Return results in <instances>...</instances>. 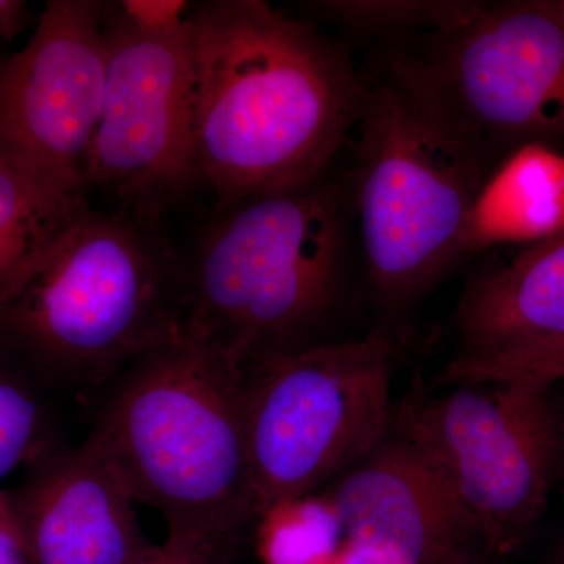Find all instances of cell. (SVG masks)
Returning a JSON list of instances; mask_svg holds the SVG:
<instances>
[{"label":"cell","instance_id":"603a6c76","mask_svg":"<svg viewBox=\"0 0 564 564\" xmlns=\"http://www.w3.org/2000/svg\"><path fill=\"white\" fill-rule=\"evenodd\" d=\"M28 20V3L22 0H0V43H11L20 35Z\"/></svg>","mask_w":564,"mask_h":564},{"label":"cell","instance_id":"ba28073f","mask_svg":"<svg viewBox=\"0 0 564 564\" xmlns=\"http://www.w3.org/2000/svg\"><path fill=\"white\" fill-rule=\"evenodd\" d=\"M386 79L492 166L564 137V29L527 2L391 52Z\"/></svg>","mask_w":564,"mask_h":564},{"label":"cell","instance_id":"ffe728a7","mask_svg":"<svg viewBox=\"0 0 564 564\" xmlns=\"http://www.w3.org/2000/svg\"><path fill=\"white\" fill-rule=\"evenodd\" d=\"M193 7L185 0H121L109 3L118 24L147 39H172L187 29Z\"/></svg>","mask_w":564,"mask_h":564},{"label":"cell","instance_id":"7a4b0ae2","mask_svg":"<svg viewBox=\"0 0 564 564\" xmlns=\"http://www.w3.org/2000/svg\"><path fill=\"white\" fill-rule=\"evenodd\" d=\"M185 321V263L124 207H90L0 299V343L52 391L113 383Z\"/></svg>","mask_w":564,"mask_h":564},{"label":"cell","instance_id":"8992f818","mask_svg":"<svg viewBox=\"0 0 564 564\" xmlns=\"http://www.w3.org/2000/svg\"><path fill=\"white\" fill-rule=\"evenodd\" d=\"M530 380L414 391L391 433L443 480L489 558L513 554L547 511L564 475V395Z\"/></svg>","mask_w":564,"mask_h":564},{"label":"cell","instance_id":"cb8c5ba5","mask_svg":"<svg viewBox=\"0 0 564 564\" xmlns=\"http://www.w3.org/2000/svg\"><path fill=\"white\" fill-rule=\"evenodd\" d=\"M527 3L564 29V0H532V2Z\"/></svg>","mask_w":564,"mask_h":564},{"label":"cell","instance_id":"7c38bea8","mask_svg":"<svg viewBox=\"0 0 564 564\" xmlns=\"http://www.w3.org/2000/svg\"><path fill=\"white\" fill-rule=\"evenodd\" d=\"M7 494L36 564H137L154 549L137 500L90 434L44 448Z\"/></svg>","mask_w":564,"mask_h":564},{"label":"cell","instance_id":"8fae6325","mask_svg":"<svg viewBox=\"0 0 564 564\" xmlns=\"http://www.w3.org/2000/svg\"><path fill=\"white\" fill-rule=\"evenodd\" d=\"M325 507L347 552L375 564H488L443 480L395 434L336 478Z\"/></svg>","mask_w":564,"mask_h":564},{"label":"cell","instance_id":"7402d4cb","mask_svg":"<svg viewBox=\"0 0 564 564\" xmlns=\"http://www.w3.org/2000/svg\"><path fill=\"white\" fill-rule=\"evenodd\" d=\"M0 564H36L25 541L7 489L0 488Z\"/></svg>","mask_w":564,"mask_h":564},{"label":"cell","instance_id":"44dd1931","mask_svg":"<svg viewBox=\"0 0 564 564\" xmlns=\"http://www.w3.org/2000/svg\"><path fill=\"white\" fill-rule=\"evenodd\" d=\"M232 558V552L209 541L169 533L165 543L154 545L137 564H231Z\"/></svg>","mask_w":564,"mask_h":564},{"label":"cell","instance_id":"d4e9b609","mask_svg":"<svg viewBox=\"0 0 564 564\" xmlns=\"http://www.w3.org/2000/svg\"><path fill=\"white\" fill-rule=\"evenodd\" d=\"M549 564H564V534L560 544L556 545L554 555H552L551 562Z\"/></svg>","mask_w":564,"mask_h":564},{"label":"cell","instance_id":"277c9868","mask_svg":"<svg viewBox=\"0 0 564 564\" xmlns=\"http://www.w3.org/2000/svg\"><path fill=\"white\" fill-rule=\"evenodd\" d=\"M345 251L343 193L325 177L223 204L185 263V329L243 370L323 343Z\"/></svg>","mask_w":564,"mask_h":564},{"label":"cell","instance_id":"5bb4252c","mask_svg":"<svg viewBox=\"0 0 564 564\" xmlns=\"http://www.w3.org/2000/svg\"><path fill=\"white\" fill-rule=\"evenodd\" d=\"M564 232V155L518 148L486 177L463 234V254L494 245H533Z\"/></svg>","mask_w":564,"mask_h":564},{"label":"cell","instance_id":"4fadbf2b","mask_svg":"<svg viewBox=\"0 0 564 564\" xmlns=\"http://www.w3.org/2000/svg\"><path fill=\"white\" fill-rule=\"evenodd\" d=\"M458 358H489L564 339V232L481 270L456 311Z\"/></svg>","mask_w":564,"mask_h":564},{"label":"cell","instance_id":"9a60e30c","mask_svg":"<svg viewBox=\"0 0 564 564\" xmlns=\"http://www.w3.org/2000/svg\"><path fill=\"white\" fill-rule=\"evenodd\" d=\"M88 209L87 191L0 147V299Z\"/></svg>","mask_w":564,"mask_h":564},{"label":"cell","instance_id":"ac0fdd59","mask_svg":"<svg viewBox=\"0 0 564 564\" xmlns=\"http://www.w3.org/2000/svg\"><path fill=\"white\" fill-rule=\"evenodd\" d=\"M304 499L278 505L259 519L265 564H325L333 521L325 503Z\"/></svg>","mask_w":564,"mask_h":564},{"label":"cell","instance_id":"30bf717a","mask_svg":"<svg viewBox=\"0 0 564 564\" xmlns=\"http://www.w3.org/2000/svg\"><path fill=\"white\" fill-rule=\"evenodd\" d=\"M107 61V2H46L24 47L0 57V147L52 180L87 191Z\"/></svg>","mask_w":564,"mask_h":564},{"label":"cell","instance_id":"52a82bcc","mask_svg":"<svg viewBox=\"0 0 564 564\" xmlns=\"http://www.w3.org/2000/svg\"><path fill=\"white\" fill-rule=\"evenodd\" d=\"M395 350L384 334L318 343L245 369V429L259 519L304 499L391 433Z\"/></svg>","mask_w":564,"mask_h":564},{"label":"cell","instance_id":"d6986e66","mask_svg":"<svg viewBox=\"0 0 564 564\" xmlns=\"http://www.w3.org/2000/svg\"><path fill=\"white\" fill-rule=\"evenodd\" d=\"M564 378V339L533 345L489 358H455L443 370L441 383H494L530 380L560 383Z\"/></svg>","mask_w":564,"mask_h":564},{"label":"cell","instance_id":"e0dca14e","mask_svg":"<svg viewBox=\"0 0 564 564\" xmlns=\"http://www.w3.org/2000/svg\"><path fill=\"white\" fill-rule=\"evenodd\" d=\"M310 6L311 10L348 31L400 39L414 32L429 35L459 28L477 13L481 3L464 0H328Z\"/></svg>","mask_w":564,"mask_h":564},{"label":"cell","instance_id":"5b68a950","mask_svg":"<svg viewBox=\"0 0 564 564\" xmlns=\"http://www.w3.org/2000/svg\"><path fill=\"white\" fill-rule=\"evenodd\" d=\"M355 195L367 274L402 304L459 256L467 217L494 166L386 79L364 87Z\"/></svg>","mask_w":564,"mask_h":564},{"label":"cell","instance_id":"3957f363","mask_svg":"<svg viewBox=\"0 0 564 564\" xmlns=\"http://www.w3.org/2000/svg\"><path fill=\"white\" fill-rule=\"evenodd\" d=\"M90 436L169 533L232 552L259 522L245 429V370L195 334L110 386Z\"/></svg>","mask_w":564,"mask_h":564},{"label":"cell","instance_id":"6da1fadb","mask_svg":"<svg viewBox=\"0 0 564 564\" xmlns=\"http://www.w3.org/2000/svg\"><path fill=\"white\" fill-rule=\"evenodd\" d=\"M193 135L218 206L325 177L364 85L336 46L263 0H210L188 20Z\"/></svg>","mask_w":564,"mask_h":564},{"label":"cell","instance_id":"2e32d148","mask_svg":"<svg viewBox=\"0 0 564 564\" xmlns=\"http://www.w3.org/2000/svg\"><path fill=\"white\" fill-rule=\"evenodd\" d=\"M52 389L0 343V481L50 447Z\"/></svg>","mask_w":564,"mask_h":564},{"label":"cell","instance_id":"9c48e42d","mask_svg":"<svg viewBox=\"0 0 564 564\" xmlns=\"http://www.w3.org/2000/svg\"><path fill=\"white\" fill-rule=\"evenodd\" d=\"M106 91L85 181L121 207L159 221L170 204L203 182L193 135L188 25L147 39L118 24L107 2Z\"/></svg>","mask_w":564,"mask_h":564}]
</instances>
